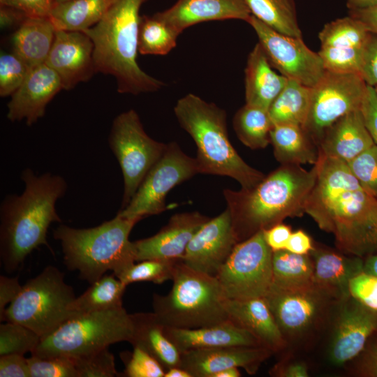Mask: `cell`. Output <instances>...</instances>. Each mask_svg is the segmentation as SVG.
Segmentation results:
<instances>
[{"label": "cell", "mask_w": 377, "mask_h": 377, "mask_svg": "<svg viewBox=\"0 0 377 377\" xmlns=\"http://www.w3.org/2000/svg\"><path fill=\"white\" fill-rule=\"evenodd\" d=\"M126 288L114 274H105L82 294L75 297L70 309L77 315L123 306L122 297Z\"/></svg>", "instance_id": "34"}, {"label": "cell", "mask_w": 377, "mask_h": 377, "mask_svg": "<svg viewBox=\"0 0 377 377\" xmlns=\"http://www.w3.org/2000/svg\"><path fill=\"white\" fill-rule=\"evenodd\" d=\"M360 111L364 124L374 142L377 145V96L373 87L367 85Z\"/></svg>", "instance_id": "48"}, {"label": "cell", "mask_w": 377, "mask_h": 377, "mask_svg": "<svg viewBox=\"0 0 377 377\" xmlns=\"http://www.w3.org/2000/svg\"><path fill=\"white\" fill-rule=\"evenodd\" d=\"M108 140L123 175L122 209L128 205L148 171L162 156L167 144L147 135L138 114L133 109L123 112L114 118Z\"/></svg>", "instance_id": "10"}, {"label": "cell", "mask_w": 377, "mask_h": 377, "mask_svg": "<svg viewBox=\"0 0 377 377\" xmlns=\"http://www.w3.org/2000/svg\"><path fill=\"white\" fill-rule=\"evenodd\" d=\"M167 337L182 352L224 346H258V339L231 320L198 328L164 327Z\"/></svg>", "instance_id": "25"}, {"label": "cell", "mask_w": 377, "mask_h": 377, "mask_svg": "<svg viewBox=\"0 0 377 377\" xmlns=\"http://www.w3.org/2000/svg\"><path fill=\"white\" fill-rule=\"evenodd\" d=\"M133 329L131 314L123 306L77 314L40 338L31 354L39 357L87 355L114 343L129 342Z\"/></svg>", "instance_id": "8"}, {"label": "cell", "mask_w": 377, "mask_h": 377, "mask_svg": "<svg viewBox=\"0 0 377 377\" xmlns=\"http://www.w3.org/2000/svg\"><path fill=\"white\" fill-rule=\"evenodd\" d=\"M305 213L320 229L332 233L343 251L360 257L377 251V198L357 179L311 193Z\"/></svg>", "instance_id": "5"}, {"label": "cell", "mask_w": 377, "mask_h": 377, "mask_svg": "<svg viewBox=\"0 0 377 377\" xmlns=\"http://www.w3.org/2000/svg\"><path fill=\"white\" fill-rule=\"evenodd\" d=\"M149 0H116L101 19L84 31L94 44L97 73L112 75L120 94L155 92L165 84L138 65L140 10Z\"/></svg>", "instance_id": "3"}, {"label": "cell", "mask_w": 377, "mask_h": 377, "mask_svg": "<svg viewBox=\"0 0 377 377\" xmlns=\"http://www.w3.org/2000/svg\"><path fill=\"white\" fill-rule=\"evenodd\" d=\"M75 298L73 288L64 280V274L48 265L22 286L17 296L0 315V320L22 324L42 338L75 316L70 309Z\"/></svg>", "instance_id": "9"}, {"label": "cell", "mask_w": 377, "mask_h": 377, "mask_svg": "<svg viewBox=\"0 0 377 377\" xmlns=\"http://www.w3.org/2000/svg\"><path fill=\"white\" fill-rule=\"evenodd\" d=\"M1 377H31L27 358L20 354L0 355Z\"/></svg>", "instance_id": "49"}, {"label": "cell", "mask_w": 377, "mask_h": 377, "mask_svg": "<svg viewBox=\"0 0 377 377\" xmlns=\"http://www.w3.org/2000/svg\"><path fill=\"white\" fill-rule=\"evenodd\" d=\"M125 364L120 376L126 377H164L165 370L151 355L138 347H133V352L121 355Z\"/></svg>", "instance_id": "45"}, {"label": "cell", "mask_w": 377, "mask_h": 377, "mask_svg": "<svg viewBox=\"0 0 377 377\" xmlns=\"http://www.w3.org/2000/svg\"><path fill=\"white\" fill-rule=\"evenodd\" d=\"M369 374L377 376V347L371 351L368 361Z\"/></svg>", "instance_id": "60"}, {"label": "cell", "mask_w": 377, "mask_h": 377, "mask_svg": "<svg viewBox=\"0 0 377 377\" xmlns=\"http://www.w3.org/2000/svg\"><path fill=\"white\" fill-rule=\"evenodd\" d=\"M21 179L23 192L6 195L0 206V258L7 272L17 270L38 246L51 250L47 230L52 223L61 222L55 205L68 187L63 177L37 175L30 168L23 170Z\"/></svg>", "instance_id": "1"}, {"label": "cell", "mask_w": 377, "mask_h": 377, "mask_svg": "<svg viewBox=\"0 0 377 377\" xmlns=\"http://www.w3.org/2000/svg\"><path fill=\"white\" fill-rule=\"evenodd\" d=\"M272 352L260 346L194 349L181 353L179 367L192 377H213L220 371L233 367H242L253 374Z\"/></svg>", "instance_id": "20"}, {"label": "cell", "mask_w": 377, "mask_h": 377, "mask_svg": "<svg viewBox=\"0 0 377 377\" xmlns=\"http://www.w3.org/2000/svg\"><path fill=\"white\" fill-rule=\"evenodd\" d=\"M45 64L57 73L66 90L88 81L97 73L93 42L81 31L57 29Z\"/></svg>", "instance_id": "18"}, {"label": "cell", "mask_w": 377, "mask_h": 377, "mask_svg": "<svg viewBox=\"0 0 377 377\" xmlns=\"http://www.w3.org/2000/svg\"><path fill=\"white\" fill-rule=\"evenodd\" d=\"M374 91L376 92V94L377 96V85H376L375 87H374Z\"/></svg>", "instance_id": "63"}, {"label": "cell", "mask_w": 377, "mask_h": 377, "mask_svg": "<svg viewBox=\"0 0 377 377\" xmlns=\"http://www.w3.org/2000/svg\"><path fill=\"white\" fill-rule=\"evenodd\" d=\"M269 138L274 156L282 165H315L318 161V145L301 126L274 125Z\"/></svg>", "instance_id": "31"}, {"label": "cell", "mask_w": 377, "mask_h": 377, "mask_svg": "<svg viewBox=\"0 0 377 377\" xmlns=\"http://www.w3.org/2000/svg\"><path fill=\"white\" fill-rule=\"evenodd\" d=\"M40 340L37 333L22 324L6 321L0 325V355L31 353Z\"/></svg>", "instance_id": "40"}, {"label": "cell", "mask_w": 377, "mask_h": 377, "mask_svg": "<svg viewBox=\"0 0 377 377\" xmlns=\"http://www.w3.org/2000/svg\"><path fill=\"white\" fill-rule=\"evenodd\" d=\"M348 15L358 20L369 33L377 35V6L362 10H349Z\"/></svg>", "instance_id": "55"}, {"label": "cell", "mask_w": 377, "mask_h": 377, "mask_svg": "<svg viewBox=\"0 0 377 377\" xmlns=\"http://www.w3.org/2000/svg\"><path fill=\"white\" fill-rule=\"evenodd\" d=\"M271 286L293 288L312 284L313 263L308 255L281 250L272 252Z\"/></svg>", "instance_id": "36"}, {"label": "cell", "mask_w": 377, "mask_h": 377, "mask_svg": "<svg viewBox=\"0 0 377 377\" xmlns=\"http://www.w3.org/2000/svg\"><path fill=\"white\" fill-rule=\"evenodd\" d=\"M154 15L179 36L198 23L225 20L248 22L251 14L245 0H177Z\"/></svg>", "instance_id": "22"}, {"label": "cell", "mask_w": 377, "mask_h": 377, "mask_svg": "<svg viewBox=\"0 0 377 377\" xmlns=\"http://www.w3.org/2000/svg\"><path fill=\"white\" fill-rule=\"evenodd\" d=\"M77 377L119 376L115 367L114 357L108 348L77 357H71Z\"/></svg>", "instance_id": "42"}, {"label": "cell", "mask_w": 377, "mask_h": 377, "mask_svg": "<svg viewBox=\"0 0 377 377\" xmlns=\"http://www.w3.org/2000/svg\"><path fill=\"white\" fill-rule=\"evenodd\" d=\"M272 259L263 230L238 242L215 276L226 298L264 297L272 285Z\"/></svg>", "instance_id": "11"}, {"label": "cell", "mask_w": 377, "mask_h": 377, "mask_svg": "<svg viewBox=\"0 0 377 377\" xmlns=\"http://www.w3.org/2000/svg\"><path fill=\"white\" fill-rule=\"evenodd\" d=\"M210 219L198 212L172 215L156 234L133 242L135 262L180 260L192 237Z\"/></svg>", "instance_id": "19"}, {"label": "cell", "mask_w": 377, "mask_h": 377, "mask_svg": "<svg viewBox=\"0 0 377 377\" xmlns=\"http://www.w3.org/2000/svg\"><path fill=\"white\" fill-rule=\"evenodd\" d=\"M31 377H77L73 360L66 356L27 358Z\"/></svg>", "instance_id": "43"}, {"label": "cell", "mask_w": 377, "mask_h": 377, "mask_svg": "<svg viewBox=\"0 0 377 377\" xmlns=\"http://www.w3.org/2000/svg\"><path fill=\"white\" fill-rule=\"evenodd\" d=\"M251 15L273 30L302 38L294 0H245Z\"/></svg>", "instance_id": "35"}, {"label": "cell", "mask_w": 377, "mask_h": 377, "mask_svg": "<svg viewBox=\"0 0 377 377\" xmlns=\"http://www.w3.org/2000/svg\"><path fill=\"white\" fill-rule=\"evenodd\" d=\"M369 34L358 20L350 15L325 24L318 34L320 49L318 52L325 70L359 73Z\"/></svg>", "instance_id": "15"}, {"label": "cell", "mask_w": 377, "mask_h": 377, "mask_svg": "<svg viewBox=\"0 0 377 377\" xmlns=\"http://www.w3.org/2000/svg\"><path fill=\"white\" fill-rule=\"evenodd\" d=\"M232 125L239 140L251 149H264L270 144L274 124L267 110L245 104L236 112Z\"/></svg>", "instance_id": "37"}, {"label": "cell", "mask_w": 377, "mask_h": 377, "mask_svg": "<svg viewBox=\"0 0 377 377\" xmlns=\"http://www.w3.org/2000/svg\"><path fill=\"white\" fill-rule=\"evenodd\" d=\"M317 176L316 165L306 170L299 165H282L252 188L223 191L238 242L258 231L305 213Z\"/></svg>", "instance_id": "2"}, {"label": "cell", "mask_w": 377, "mask_h": 377, "mask_svg": "<svg viewBox=\"0 0 377 377\" xmlns=\"http://www.w3.org/2000/svg\"><path fill=\"white\" fill-rule=\"evenodd\" d=\"M56 30L49 16H28L13 35V52L31 68L45 63L53 44Z\"/></svg>", "instance_id": "30"}, {"label": "cell", "mask_w": 377, "mask_h": 377, "mask_svg": "<svg viewBox=\"0 0 377 377\" xmlns=\"http://www.w3.org/2000/svg\"><path fill=\"white\" fill-rule=\"evenodd\" d=\"M225 308L229 320L253 334L262 346L272 352L284 346V337L265 297L226 299Z\"/></svg>", "instance_id": "24"}, {"label": "cell", "mask_w": 377, "mask_h": 377, "mask_svg": "<svg viewBox=\"0 0 377 377\" xmlns=\"http://www.w3.org/2000/svg\"><path fill=\"white\" fill-rule=\"evenodd\" d=\"M359 73L371 87L377 85V35L369 34L363 48Z\"/></svg>", "instance_id": "47"}, {"label": "cell", "mask_w": 377, "mask_h": 377, "mask_svg": "<svg viewBox=\"0 0 377 377\" xmlns=\"http://www.w3.org/2000/svg\"><path fill=\"white\" fill-rule=\"evenodd\" d=\"M73 1V0H55V4L57 3H64V2H66V1Z\"/></svg>", "instance_id": "62"}, {"label": "cell", "mask_w": 377, "mask_h": 377, "mask_svg": "<svg viewBox=\"0 0 377 377\" xmlns=\"http://www.w3.org/2000/svg\"><path fill=\"white\" fill-rule=\"evenodd\" d=\"M200 173L195 158L185 154L176 142L166 148L147 173L128 205L117 214L139 221L166 209L165 198L175 186Z\"/></svg>", "instance_id": "12"}, {"label": "cell", "mask_w": 377, "mask_h": 377, "mask_svg": "<svg viewBox=\"0 0 377 377\" xmlns=\"http://www.w3.org/2000/svg\"><path fill=\"white\" fill-rule=\"evenodd\" d=\"M55 0H0V5L16 8L29 17H47Z\"/></svg>", "instance_id": "50"}, {"label": "cell", "mask_w": 377, "mask_h": 377, "mask_svg": "<svg viewBox=\"0 0 377 377\" xmlns=\"http://www.w3.org/2000/svg\"><path fill=\"white\" fill-rule=\"evenodd\" d=\"M273 68L258 43L249 54L244 71L246 104L268 111L288 80Z\"/></svg>", "instance_id": "28"}, {"label": "cell", "mask_w": 377, "mask_h": 377, "mask_svg": "<svg viewBox=\"0 0 377 377\" xmlns=\"http://www.w3.org/2000/svg\"><path fill=\"white\" fill-rule=\"evenodd\" d=\"M164 377H192L191 374L180 367H175L167 369Z\"/></svg>", "instance_id": "59"}, {"label": "cell", "mask_w": 377, "mask_h": 377, "mask_svg": "<svg viewBox=\"0 0 377 377\" xmlns=\"http://www.w3.org/2000/svg\"><path fill=\"white\" fill-rule=\"evenodd\" d=\"M263 231L265 240L272 252L285 250L292 233L290 228L281 223Z\"/></svg>", "instance_id": "51"}, {"label": "cell", "mask_w": 377, "mask_h": 377, "mask_svg": "<svg viewBox=\"0 0 377 377\" xmlns=\"http://www.w3.org/2000/svg\"><path fill=\"white\" fill-rule=\"evenodd\" d=\"M237 243L226 208L197 231L180 260L191 269L215 276Z\"/></svg>", "instance_id": "16"}, {"label": "cell", "mask_w": 377, "mask_h": 377, "mask_svg": "<svg viewBox=\"0 0 377 377\" xmlns=\"http://www.w3.org/2000/svg\"><path fill=\"white\" fill-rule=\"evenodd\" d=\"M240 376L239 368L233 367L220 371L215 374L213 377H239Z\"/></svg>", "instance_id": "61"}, {"label": "cell", "mask_w": 377, "mask_h": 377, "mask_svg": "<svg viewBox=\"0 0 377 377\" xmlns=\"http://www.w3.org/2000/svg\"><path fill=\"white\" fill-rule=\"evenodd\" d=\"M363 272L377 277V254L369 255L364 263Z\"/></svg>", "instance_id": "58"}, {"label": "cell", "mask_w": 377, "mask_h": 377, "mask_svg": "<svg viewBox=\"0 0 377 377\" xmlns=\"http://www.w3.org/2000/svg\"><path fill=\"white\" fill-rule=\"evenodd\" d=\"M247 22L255 31L272 66L280 74L311 88L322 78L326 71L323 62L302 38L280 34L253 15Z\"/></svg>", "instance_id": "14"}, {"label": "cell", "mask_w": 377, "mask_h": 377, "mask_svg": "<svg viewBox=\"0 0 377 377\" xmlns=\"http://www.w3.org/2000/svg\"><path fill=\"white\" fill-rule=\"evenodd\" d=\"M31 68L15 52L0 56V96H12L22 85Z\"/></svg>", "instance_id": "41"}, {"label": "cell", "mask_w": 377, "mask_h": 377, "mask_svg": "<svg viewBox=\"0 0 377 377\" xmlns=\"http://www.w3.org/2000/svg\"><path fill=\"white\" fill-rule=\"evenodd\" d=\"M28 16L22 10L6 5H0V25L1 29L17 27Z\"/></svg>", "instance_id": "54"}, {"label": "cell", "mask_w": 377, "mask_h": 377, "mask_svg": "<svg viewBox=\"0 0 377 377\" xmlns=\"http://www.w3.org/2000/svg\"><path fill=\"white\" fill-rule=\"evenodd\" d=\"M374 144L360 110L341 117L325 133L318 147L325 156L348 163Z\"/></svg>", "instance_id": "26"}, {"label": "cell", "mask_w": 377, "mask_h": 377, "mask_svg": "<svg viewBox=\"0 0 377 377\" xmlns=\"http://www.w3.org/2000/svg\"><path fill=\"white\" fill-rule=\"evenodd\" d=\"M348 165L362 188L377 198V145L374 144Z\"/></svg>", "instance_id": "44"}, {"label": "cell", "mask_w": 377, "mask_h": 377, "mask_svg": "<svg viewBox=\"0 0 377 377\" xmlns=\"http://www.w3.org/2000/svg\"><path fill=\"white\" fill-rule=\"evenodd\" d=\"M179 260L151 259L133 263L116 276L126 286L131 283L151 281L161 284L172 280Z\"/></svg>", "instance_id": "39"}, {"label": "cell", "mask_w": 377, "mask_h": 377, "mask_svg": "<svg viewBox=\"0 0 377 377\" xmlns=\"http://www.w3.org/2000/svg\"><path fill=\"white\" fill-rule=\"evenodd\" d=\"M311 87L294 80L288 82L268 110L274 125L293 124L303 127L309 114Z\"/></svg>", "instance_id": "33"}, {"label": "cell", "mask_w": 377, "mask_h": 377, "mask_svg": "<svg viewBox=\"0 0 377 377\" xmlns=\"http://www.w3.org/2000/svg\"><path fill=\"white\" fill-rule=\"evenodd\" d=\"M174 113L197 146L195 158L200 173L231 177L245 190L252 188L265 177L248 165L232 147L223 109L190 93L177 101Z\"/></svg>", "instance_id": "4"}, {"label": "cell", "mask_w": 377, "mask_h": 377, "mask_svg": "<svg viewBox=\"0 0 377 377\" xmlns=\"http://www.w3.org/2000/svg\"><path fill=\"white\" fill-rule=\"evenodd\" d=\"M327 297L312 283L286 288L270 286L264 297L284 337L300 334L311 327Z\"/></svg>", "instance_id": "17"}, {"label": "cell", "mask_w": 377, "mask_h": 377, "mask_svg": "<svg viewBox=\"0 0 377 377\" xmlns=\"http://www.w3.org/2000/svg\"><path fill=\"white\" fill-rule=\"evenodd\" d=\"M61 89V80L52 68L45 63L33 67L11 96L7 118L12 122L25 120L31 126L44 116L47 105Z\"/></svg>", "instance_id": "21"}, {"label": "cell", "mask_w": 377, "mask_h": 377, "mask_svg": "<svg viewBox=\"0 0 377 377\" xmlns=\"http://www.w3.org/2000/svg\"><path fill=\"white\" fill-rule=\"evenodd\" d=\"M172 280L167 295L153 296L154 312L164 326L191 329L229 320L226 298L216 276L191 269L179 260Z\"/></svg>", "instance_id": "7"}, {"label": "cell", "mask_w": 377, "mask_h": 377, "mask_svg": "<svg viewBox=\"0 0 377 377\" xmlns=\"http://www.w3.org/2000/svg\"><path fill=\"white\" fill-rule=\"evenodd\" d=\"M178 36L161 20L141 15L138 30V52L146 55H165L177 45Z\"/></svg>", "instance_id": "38"}, {"label": "cell", "mask_w": 377, "mask_h": 377, "mask_svg": "<svg viewBox=\"0 0 377 377\" xmlns=\"http://www.w3.org/2000/svg\"><path fill=\"white\" fill-rule=\"evenodd\" d=\"M349 10H362L377 6V0H346Z\"/></svg>", "instance_id": "57"}, {"label": "cell", "mask_w": 377, "mask_h": 377, "mask_svg": "<svg viewBox=\"0 0 377 377\" xmlns=\"http://www.w3.org/2000/svg\"><path fill=\"white\" fill-rule=\"evenodd\" d=\"M349 290L352 297L377 311V277L362 272L351 279Z\"/></svg>", "instance_id": "46"}, {"label": "cell", "mask_w": 377, "mask_h": 377, "mask_svg": "<svg viewBox=\"0 0 377 377\" xmlns=\"http://www.w3.org/2000/svg\"><path fill=\"white\" fill-rule=\"evenodd\" d=\"M139 221L117 214L112 219L89 228L61 224L54 230L53 237L60 242L67 269L77 271L81 279L91 284L108 270L117 276L135 263L129 235Z\"/></svg>", "instance_id": "6"}, {"label": "cell", "mask_w": 377, "mask_h": 377, "mask_svg": "<svg viewBox=\"0 0 377 377\" xmlns=\"http://www.w3.org/2000/svg\"><path fill=\"white\" fill-rule=\"evenodd\" d=\"M116 0H73L57 3L49 17L56 29L81 31L96 24Z\"/></svg>", "instance_id": "32"}, {"label": "cell", "mask_w": 377, "mask_h": 377, "mask_svg": "<svg viewBox=\"0 0 377 377\" xmlns=\"http://www.w3.org/2000/svg\"><path fill=\"white\" fill-rule=\"evenodd\" d=\"M367 84L359 73L327 71L311 88V102L303 128L318 145L325 131L344 115L360 110Z\"/></svg>", "instance_id": "13"}, {"label": "cell", "mask_w": 377, "mask_h": 377, "mask_svg": "<svg viewBox=\"0 0 377 377\" xmlns=\"http://www.w3.org/2000/svg\"><path fill=\"white\" fill-rule=\"evenodd\" d=\"M22 288L17 277L0 276V315L17 296Z\"/></svg>", "instance_id": "52"}, {"label": "cell", "mask_w": 377, "mask_h": 377, "mask_svg": "<svg viewBox=\"0 0 377 377\" xmlns=\"http://www.w3.org/2000/svg\"><path fill=\"white\" fill-rule=\"evenodd\" d=\"M131 316L133 329L129 343L154 357L165 371L179 367L181 353L165 335V326L154 312L135 313Z\"/></svg>", "instance_id": "29"}, {"label": "cell", "mask_w": 377, "mask_h": 377, "mask_svg": "<svg viewBox=\"0 0 377 377\" xmlns=\"http://www.w3.org/2000/svg\"><path fill=\"white\" fill-rule=\"evenodd\" d=\"M353 299L342 310L330 345V359L337 365L358 355L377 330V311Z\"/></svg>", "instance_id": "23"}, {"label": "cell", "mask_w": 377, "mask_h": 377, "mask_svg": "<svg viewBox=\"0 0 377 377\" xmlns=\"http://www.w3.org/2000/svg\"><path fill=\"white\" fill-rule=\"evenodd\" d=\"M313 249L309 236L303 230H299L291 233L285 250L296 254L308 255Z\"/></svg>", "instance_id": "53"}, {"label": "cell", "mask_w": 377, "mask_h": 377, "mask_svg": "<svg viewBox=\"0 0 377 377\" xmlns=\"http://www.w3.org/2000/svg\"><path fill=\"white\" fill-rule=\"evenodd\" d=\"M275 370H279L276 373L279 376L285 377H306L309 376L306 365L302 362H295L283 369H276Z\"/></svg>", "instance_id": "56"}, {"label": "cell", "mask_w": 377, "mask_h": 377, "mask_svg": "<svg viewBox=\"0 0 377 377\" xmlns=\"http://www.w3.org/2000/svg\"><path fill=\"white\" fill-rule=\"evenodd\" d=\"M313 284L328 296L346 298L350 296L352 279L363 272V261L357 257L347 258L337 253L313 249Z\"/></svg>", "instance_id": "27"}]
</instances>
